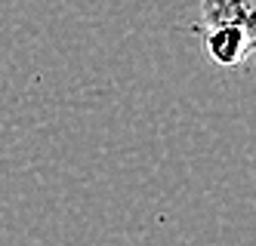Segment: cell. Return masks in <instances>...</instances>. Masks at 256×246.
Masks as SVG:
<instances>
[{
    "label": "cell",
    "instance_id": "obj_2",
    "mask_svg": "<svg viewBox=\"0 0 256 246\" xmlns=\"http://www.w3.org/2000/svg\"><path fill=\"white\" fill-rule=\"evenodd\" d=\"M256 0H200L198 25H238L253 31Z\"/></svg>",
    "mask_w": 256,
    "mask_h": 246
},
{
    "label": "cell",
    "instance_id": "obj_1",
    "mask_svg": "<svg viewBox=\"0 0 256 246\" xmlns=\"http://www.w3.org/2000/svg\"><path fill=\"white\" fill-rule=\"evenodd\" d=\"M207 59L219 68H244L253 55V31L238 25H194Z\"/></svg>",
    "mask_w": 256,
    "mask_h": 246
}]
</instances>
